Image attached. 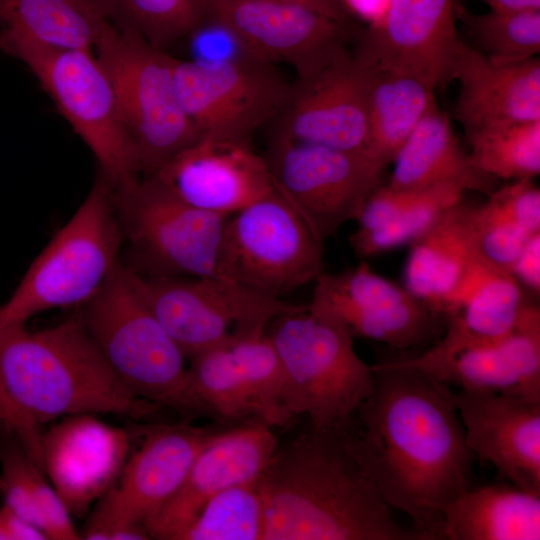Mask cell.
Listing matches in <instances>:
<instances>
[{"label":"cell","instance_id":"obj_1","mask_svg":"<svg viewBox=\"0 0 540 540\" xmlns=\"http://www.w3.org/2000/svg\"><path fill=\"white\" fill-rule=\"evenodd\" d=\"M372 368L370 395L340 426L346 444L391 509L423 540H444L445 509L472 487L453 390L398 360Z\"/></svg>","mask_w":540,"mask_h":540},{"label":"cell","instance_id":"obj_2","mask_svg":"<svg viewBox=\"0 0 540 540\" xmlns=\"http://www.w3.org/2000/svg\"><path fill=\"white\" fill-rule=\"evenodd\" d=\"M257 486L263 540H423L397 522L340 426L310 427L277 448Z\"/></svg>","mask_w":540,"mask_h":540},{"label":"cell","instance_id":"obj_3","mask_svg":"<svg viewBox=\"0 0 540 540\" xmlns=\"http://www.w3.org/2000/svg\"><path fill=\"white\" fill-rule=\"evenodd\" d=\"M0 391L30 438L41 425L79 414L141 418L158 406L134 395L116 376L79 315L39 331L0 329Z\"/></svg>","mask_w":540,"mask_h":540},{"label":"cell","instance_id":"obj_4","mask_svg":"<svg viewBox=\"0 0 540 540\" xmlns=\"http://www.w3.org/2000/svg\"><path fill=\"white\" fill-rule=\"evenodd\" d=\"M123 245L114 191L100 175L0 307V329L48 310L84 305L121 263Z\"/></svg>","mask_w":540,"mask_h":540},{"label":"cell","instance_id":"obj_5","mask_svg":"<svg viewBox=\"0 0 540 540\" xmlns=\"http://www.w3.org/2000/svg\"><path fill=\"white\" fill-rule=\"evenodd\" d=\"M78 313L121 382L137 397L196 414L187 357L135 288L121 262Z\"/></svg>","mask_w":540,"mask_h":540},{"label":"cell","instance_id":"obj_6","mask_svg":"<svg viewBox=\"0 0 540 540\" xmlns=\"http://www.w3.org/2000/svg\"><path fill=\"white\" fill-rule=\"evenodd\" d=\"M0 46L35 75L91 150L100 175L114 192L128 190L142 179L112 83L94 50L47 47L4 31Z\"/></svg>","mask_w":540,"mask_h":540},{"label":"cell","instance_id":"obj_7","mask_svg":"<svg viewBox=\"0 0 540 540\" xmlns=\"http://www.w3.org/2000/svg\"><path fill=\"white\" fill-rule=\"evenodd\" d=\"M268 334L285 373L288 408L307 416L311 428L341 426L370 395L373 368L356 353L353 336L307 305L278 317Z\"/></svg>","mask_w":540,"mask_h":540},{"label":"cell","instance_id":"obj_8","mask_svg":"<svg viewBox=\"0 0 540 540\" xmlns=\"http://www.w3.org/2000/svg\"><path fill=\"white\" fill-rule=\"evenodd\" d=\"M115 93L143 177L153 175L199 135L175 90V57L110 20L95 49Z\"/></svg>","mask_w":540,"mask_h":540},{"label":"cell","instance_id":"obj_9","mask_svg":"<svg viewBox=\"0 0 540 540\" xmlns=\"http://www.w3.org/2000/svg\"><path fill=\"white\" fill-rule=\"evenodd\" d=\"M128 271L187 359L234 339L265 333L278 317L306 307L220 276H147Z\"/></svg>","mask_w":540,"mask_h":540},{"label":"cell","instance_id":"obj_10","mask_svg":"<svg viewBox=\"0 0 540 540\" xmlns=\"http://www.w3.org/2000/svg\"><path fill=\"white\" fill-rule=\"evenodd\" d=\"M323 271V241L276 189L227 218L218 276L281 299Z\"/></svg>","mask_w":540,"mask_h":540},{"label":"cell","instance_id":"obj_11","mask_svg":"<svg viewBox=\"0 0 540 540\" xmlns=\"http://www.w3.org/2000/svg\"><path fill=\"white\" fill-rule=\"evenodd\" d=\"M129 270L147 276H218L222 233L229 216L177 199L153 177L114 192Z\"/></svg>","mask_w":540,"mask_h":540},{"label":"cell","instance_id":"obj_12","mask_svg":"<svg viewBox=\"0 0 540 540\" xmlns=\"http://www.w3.org/2000/svg\"><path fill=\"white\" fill-rule=\"evenodd\" d=\"M264 158L275 189L323 242L357 219L385 168L361 152L278 136Z\"/></svg>","mask_w":540,"mask_h":540},{"label":"cell","instance_id":"obj_13","mask_svg":"<svg viewBox=\"0 0 540 540\" xmlns=\"http://www.w3.org/2000/svg\"><path fill=\"white\" fill-rule=\"evenodd\" d=\"M220 430L189 424L145 429L139 449L99 499L81 538L137 539L139 526L177 491L199 452Z\"/></svg>","mask_w":540,"mask_h":540},{"label":"cell","instance_id":"obj_14","mask_svg":"<svg viewBox=\"0 0 540 540\" xmlns=\"http://www.w3.org/2000/svg\"><path fill=\"white\" fill-rule=\"evenodd\" d=\"M179 104L200 137L248 141L274 122L292 84L261 60L198 62L175 58Z\"/></svg>","mask_w":540,"mask_h":540},{"label":"cell","instance_id":"obj_15","mask_svg":"<svg viewBox=\"0 0 540 540\" xmlns=\"http://www.w3.org/2000/svg\"><path fill=\"white\" fill-rule=\"evenodd\" d=\"M309 312L361 336L405 350L438 333L441 314L366 263L315 279Z\"/></svg>","mask_w":540,"mask_h":540},{"label":"cell","instance_id":"obj_16","mask_svg":"<svg viewBox=\"0 0 540 540\" xmlns=\"http://www.w3.org/2000/svg\"><path fill=\"white\" fill-rule=\"evenodd\" d=\"M257 58L291 66L298 78L318 73L349 53L351 27L306 6L278 0H206Z\"/></svg>","mask_w":540,"mask_h":540},{"label":"cell","instance_id":"obj_17","mask_svg":"<svg viewBox=\"0 0 540 540\" xmlns=\"http://www.w3.org/2000/svg\"><path fill=\"white\" fill-rule=\"evenodd\" d=\"M374 66L350 52L292 84L275 119L278 136L366 155L368 103Z\"/></svg>","mask_w":540,"mask_h":540},{"label":"cell","instance_id":"obj_18","mask_svg":"<svg viewBox=\"0 0 540 540\" xmlns=\"http://www.w3.org/2000/svg\"><path fill=\"white\" fill-rule=\"evenodd\" d=\"M153 177L177 199L230 216L275 190L264 156L248 141L200 137Z\"/></svg>","mask_w":540,"mask_h":540},{"label":"cell","instance_id":"obj_19","mask_svg":"<svg viewBox=\"0 0 540 540\" xmlns=\"http://www.w3.org/2000/svg\"><path fill=\"white\" fill-rule=\"evenodd\" d=\"M457 0H388L357 52L379 69L415 76L434 90L451 80L459 39Z\"/></svg>","mask_w":540,"mask_h":540},{"label":"cell","instance_id":"obj_20","mask_svg":"<svg viewBox=\"0 0 540 540\" xmlns=\"http://www.w3.org/2000/svg\"><path fill=\"white\" fill-rule=\"evenodd\" d=\"M277 448L272 428L263 423L221 429L199 452L177 491L145 522L150 538L176 540L210 498L256 482Z\"/></svg>","mask_w":540,"mask_h":540},{"label":"cell","instance_id":"obj_21","mask_svg":"<svg viewBox=\"0 0 540 540\" xmlns=\"http://www.w3.org/2000/svg\"><path fill=\"white\" fill-rule=\"evenodd\" d=\"M130 436L94 414L62 418L42 435L43 473L70 514L81 516L118 479Z\"/></svg>","mask_w":540,"mask_h":540},{"label":"cell","instance_id":"obj_22","mask_svg":"<svg viewBox=\"0 0 540 540\" xmlns=\"http://www.w3.org/2000/svg\"><path fill=\"white\" fill-rule=\"evenodd\" d=\"M465 441L513 485L540 491V401L483 390L453 391Z\"/></svg>","mask_w":540,"mask_h":540},{"label":"cell","instance_id":"obj_23","mask_svg":"<svg viewBox=\"0 0 540 540\" xmlns=\"http://www.w3.org/2000/svg\"><path fill=\"white\" fill-rule=\"evenodd\" d=\"M459 82L456 117L466 134L540 120V60L496 63L459 39L451 80Z\"/></svg>","mask_w":540,"mask_h":540},{"label":"cell","instance_id":"obj_24","mask_svg":"<svg viewBox=\"0 0 540 540\" xmlns=\"http://www.w3.org/2000/svg\"><path fill=\"white\" fill-rule=\"evenodd\" d=\"M440 382L540 401V310L525 304L514 330L498 342L458 351L425 371Z\"/></svg>","mask_w":540,"mask_h":540},{"label":"cell","instance_id":"obj_25","mask_svg":"<svg viewBox=\"0 0 540 540\" xmlns=\"http://www.w3.org/2000/svg\"><path fill=\"white\" fill-rule=\"evenodd\" d=\"M387 184L417 191L450 184L487 196L497 189L496 178L478 170L460 146L448 118L434 101L394 159Z\"/></svg>","mask_w":540,"mask_h":540},{"label":"cell","instance_id":"obj_26","mask_svg":"<svg viewBox=\"0 0 540 540\" xmlns=\"http://www.w3.org/2000/svg\"><path fill=\"white\" fill-rule=\"evenodd\" d=\"M525 302L519 282L476 258L448 296L443 314L447 329L462 346L500 341L515 328Z\"/></svg>","mask_w":540,"mask_h":540},{"label":"cell","instance_id":"obj_27","mask_svg":"<svg viewBox=\"0 0 540 540\" xmlns=\"http://www.w3.org/2000/svg\"><path fill=\"white\" fill-rule=\"evenodd\" d=\"M469 210L463 200L451 206L410 244L404 287L439 314L475 258Z\"/></svg>","mask_w":540,"mask_h":540},{"label":"cell","instance_id":"obj_28","mask_svg":"<svg viewBox=\"0 0 540 540\" xmlns=\"http://www.w3.org/2000/svg\"><path fill=\"white\" fill-rule=\"evenodd\" d=\"M444 540H539L540 491L470 487L444 512Z\"/></svg>","mask_w":540,"mask_h":540},{"label":"cell","instance_id":"obj_29","mask_svg":"<svg viewBox=\"0 0 540 540\" xmlns=\"http://www.w3.org/2000/svg\"><path fill=\"white\" fill-rule=\"evenodd\" d=\"M108 21L99 0H0L3 31L47 47L94 50Z\"/></svg>","mask_w":540,"mask_h":540},{"label":"cell","instance_id":"obj_30","mask_svg":"<svg viewBox=\"0 0 540 540\" xmlns=\"http://www.w3.org/2000/svg\"><path fill=\"white\" fill-rule=\"evenodd\" d=\"M189 360V392L197 415L227 422L252 418L269 426L264 403L231 341Z\"/></svg>","mask_w":540,"mask_h":540},{"label":"cell","instance_id":"obj_31","mask_svg":"<svg viewBox=\"0 0 540 540\" xmlns=\"http://www.w3.org/2000/svg\"><path fill=\"white\" fill-rule=\"evenodd\" d=\"M435 101L421 79L374 66L368 103L366 155L386 167Z\"/></svg>","mask_w":540,"mask_h":540},{"label":"cell","instance_id":"obj_32","mask_svg":"<svg viewBox=\"0 0 540 540\" xmlns=\"http://www.w3.org/2000/svg\"><path fill=\"white\" fill-rule=\"evenodd\" d=\"M472 164L496 179L523 180L540 173V120L479 129L467 134Z\"/></svg>","mask_w":540,"mask_h":540},{"label":"cell","instance_id":"obj_33","mask_svg":"<svg viewBox=\"0 0 540 540\" xmlns=\"http://www.w3.org/2000/svg\"><path fill=\"white\" fill-rule=\"evenodd\" d=\"M456 19L473 43L470 46L496 63L521 62L540 52V10L476 14L458 2Z\"/></svg>","mask_w":540,"mask_h":540},{"label":"cell","instance_id":"obj_34","mask_svg":"<svg viewBox=\"0 0 540 540\" xmlns=\"http://www.w3.org/2000/svg\"><path fill=\"white\" fill-rule=\"evenodd\" d=\"M107 18L166 51L207 14L206 0H99Z\"/></svg>","mask_w":540,"mask_h":540},{"label":"cell","instance_id":"obj_35","mask_svg":"<svg viewBox=\"0 0 540 540\" xmlns=\"http://www.w3.org/2000/svg\"><path fill=\"white\" fill-rule=\"evenodd\" d=\"M265 513L257 481L210 498L176 540H263Z\"/></svg>","mask_w":540,"mask_h":540},{"label":"cell","instance_id":"obj_36","mask_svg":"<svg viewBox=\"0 0 540 540\" xmlns=\"http://www.w3.org/2000/svg\"><path fill=\"white\" fill-rule=\"evenodd\" d=\"M464 191L450 184L422 190L416 199L391 220L370 230H358L350 236V245L360 257L411 244L448 208L463 200Z\"/></svg>","mask_w":540,"mask_h":540},{"label":"cell","instance_id":"obj_37","mask_svg":"<svg viewBox=\"0 0 540 540\" xmlns=\"http://www.w3.org/2000/svg\"><path fill=\"white\" fill-rule=\"evenodd\" d=\"M0 466V492L4 503L45 533L41 506L49 483L44 473L20 444L1 451Z\"/></svg>","mask_w":540,"mask_h":540},{"label":"cell","instance_id":"obj_38","mask_svg":"<svg viewBox=\"0 0 540 540\" xmlns=\"http://www.w3.org/2000/svg\"><path fill=\"white\" fill-rule=\"evenodd\" d=\"M469 230L474 257L510 275L524 244L532 235L496 218L482 204L470 205Z\"/></svg>","mask_w":540,"mask_h":540},{"label":"cell","instance_id":"obj_39","mask_svg":"<svg viewBox=\"0 0 540 540\" xmlns=\"http://www.w3.org/2000/svg\"><path fill=\"white\" fill-rule=\"evenodd\" d=\"M482 206L528 234L540 232V190L529 179L497 188Z\"/></svg>","mask_w":540,"mask_h":540},{"label":"cell","instance_id":"obj_40","mask_svg":"<svg viewBox=\"0 0 540 540\" xmlns=\"http://www.w3.org/2000/svg\"><path fill=\"white\" fill-rule=\"evenodd\" d=\"M184 40L190 52L187 60L206 63L260 60L226 24L208 13Z\"/></svg>","mask_w":540,"mask_h":540},{"label":"cell","instance_id":"obj_41","mask_svg":"<svg viewBox=\"0 0 540 540\" xmlns=\"http://www.w3.org/2000/svg\"><path fill=\"white\" fill-rule=\"evenodd\" d=\"M513 277L534 292L540 290V232L524 244L512 271Z\"/></svg>","mask_w":540,"mask_h":540},{"label":"cell","instance_id":"obj_42","mask_svg":"<svg viewBox=\"0 0 540 540\" xmlns=\"http://www.w3.org/2000/svg\"><path fill=\"white\" fill-rule=\"evenodd\" d=\"M0 540H47V536L3 503L0 507Z\"/></svg>","mask_w":540,"mask_h":540},{"label":"cell","instance_id":"obj_43","mask_svg":"<svg viewBox=\"0 0 540 540\" xmlns=\"http://www.w3.org/2000/svg\"><path fill=\"white\" fill-rule=\"evenodd\" d=\"M311 8L345 26L351 27L352 14L343 0H278Z\"/></svg>","mask_w":540,"mask_h":540},{"label":"cell","instance_id":"obj_44","mask_svg":"<svg viewBox=\"0 0 540 540\" xmlns=\"http://www.w3.org/2000/svg\"><path fill=\"white\" fill-rule=\"evenodd\" d=\"M350 13L365 19L370 25L378 23L383 17L388 0H343Z\"/></svg>","mask_w":540,"mask_h":540},{"label":"cell","instance_id":"obj_45","mask_svg":"<svg viewBox=\"0 0 540 540\" xmlns=\"http://www.w3.org/2000/svg\"><path fill=\"white\" fill-rule=\"evenodd\" d=\"M498 12L540 10V0H478Z\"/></svg>","mask_w":540,"mask_h":540},{"label":"cell","instance_id":"obj_46","mask_svg":"<svg viewBox=\"0 0 540 540\" xmlns=\"http://www.w3.org/2000/svg\"><path fill=\"white\" fill-rule=\"evenodd\" d=\"M0 406H1L2 410H3L4 417H5V423H6L11 418L12 411H11V408H10L9 404L7 403L5 398L3 397L1 391H0Z\"/></svg>","mask_w":540,"mask_h":540},{"label":"cell","instance_id":"obj_47","mask_svg":"<svg viewBox=\"0 0 540 540\" xmlns=\"http://www.w3.org/2000/svg\"><path fill=\"white\" fill-rule=\"evenodd\" d=\"M0 423H4L5 424V417H4V413H3V410L0 406Z\"/></svg>","mask_w":540,"mask_h":540}]
</instances>
